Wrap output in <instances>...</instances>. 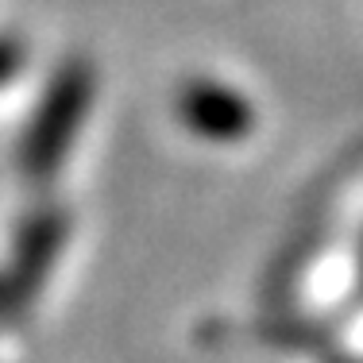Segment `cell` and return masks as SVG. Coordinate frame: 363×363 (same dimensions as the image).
<instances>
[{
	"label": "cell",
	"mask_w": 363,
	"mask_h": 363,
	"mask_svg": "<svg viewBox=\"0 0 363 363\" xmlns=\"http://www.w3.org/2000/svg\"><path fill=\"white\" fill-rule=\"evenodd\" d=\"M16 62H20V47H16V43H8V39H0V82L16 70Z\"/></svg>",
	"instance_id": "6da1fadb"
}]
</instances>
